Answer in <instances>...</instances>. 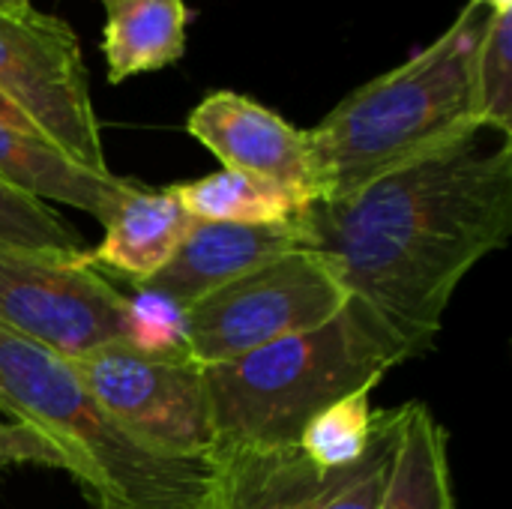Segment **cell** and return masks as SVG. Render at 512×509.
Returning a JSON list of instances; mask_svg holds the SVG:
<instances>
[{"label":"cell","mask_w":512,"mask_h":509,"mask_svg":"<svg viewBox=\"0 0 512 509\" xmlns=\"http://www.w3.org/2000/svg\"><path fill=\"white\" fill-rule=\"evenodd\" d=\"M399 432V408H381V429L378 438L363 462L348 468L336 477L306 509H381V498L387 489V474L396 450Z\"/></svg>","instance_id":"ac0fdd59"},{"label":"cell","mask_w":512,"mask_h":509,"mask_svg":"<svg viewBox=\"0 0 512 509\" xmlns=\"http://www.w3.org/2000/svg\"><path fill=\"white\" fill-rule=\"evenodd\" d=\"M480 135L300 216L309 246L411 357L435 348L456 288L510 240L512 144L480 147Z\"/></svg>","instance_id":"6da1fadb"},{"label":"cell","mask_w":512,"mask_h":509,"mask_svg":"<svg viewBox=\"0 0 512 509\" xmlns=\"http://www.w3.org/2000/svg\"><path fill=\"white\" fill-rule=\"evenodd\" d=\"M372 387H363L315 414L294 450L318 474L333 477L363 462L381 429V408H372Z\"/></svg>","instance_id":"2e32d148"},{"label":"cell","mask_w":512,"mask_h":509,"mask_svg":"<svg viewBox=\"0 0 512 509\" xmlns=\"http://www.w3.org/2000/svg\"><path fill=\"white\" fill-rule=\"evenodd\" d=\"M105 15L102 54L111 84L183 60L189 24L183 0H117Z\"/></svg>","instance_id":"5bb4252c"},{"label":"cell","mask_w":512,"mask_h":509,"mask_svg":"<svg viewBox=\"0 0 512 509\" xmlns=\"http://www.w3.org/2000/svg\"><path fill=\"white\" fill-rule=\"evenodd\" d=\"M0 180L39 201H57L84 210L102 225L114 216L117 204L132 186V180H123L111 171L99 174L78 165L45 138L15 129L3 120H0Z\"/></svg>","instance_id":"8fae6325"},{"label":"cell","mask_w":512,"mask_h":509,"mask_svg":"<svg viewBox=\"0 0 512 509\" xmlns=\"http://www.w3.org/2000/svg\"><path fill=\"white\" fill-rule=\"evenodd\" d=\"M99 3H102V6H105V9H108V6H114V3H117V0H99Z\"/></svg>","instance_id":"cb8c5ba5"},{"label":"cell","mask_w":512,"mask_h":509,"mask_svg":"<svg viewBox=\"0 0 512 509\" xmlns=\"http://www.w3.org/2000/svg\"><path fill=\"white\" fill-rule=\"evenodd\" d=\"M0 96L78 165L108 174L90 78L75 30L39 9L0 12Z\"/></svg>","instance_id":"8992f818"},{"label":"cell","mask_w":512,"mask_h":509,"mask_svg":"<svg viewBox=\"0 0 512 509\" xmlns=\"http://www.w3.org/2000/svg\"><path fill=\"white\" fill-rule=\"evenodd\" d=\"M297 246H309L300 216L282 225H237V222L192 219L174 258L153 279L135 288L165 294L183 309H189L210 291L234 282L237 276Z\"/></svg>","instance_id":"30bf717a"},{"label":"cell","mask_w":512,"mask_h":509,"mask_svg":"<svg viewBox=\"0 0 512 509\" xmlns=\"http://www.w3.org/2000/svg\"><path fill=\"white\" fill-rule=\"evenodd\" d=\"M78 234L45 201L0 180V246L78 252Z\"/></svg>","instance_id":"d6986e66"},{"label":"cell","mask_w":512,"mask_h":509,"mask_svg":"<svg viewBox=\"0 0 512 509\" xmlns=\"http://www.w3.org/2000/svg\"><path fill=\"white\" fill-rule=\"evenodd\" d=\"M381 509H462L450 468V435L423 402L399 408Z\"/></svg>","instance_id":"4fadbf2b"},{"label":"cell","mask_w":512,"mask_h":509,"mask_svg":"<svg viewBox=\"0 0 512 509\" xmlns=\"http://www.w3.org/2000/svg\"><path fill=\"white\" fill-rule=\"evenodd\" d=\"M120 342L153 357L186 354V309L165 294L135 288L123 306Z\"/></svg>","instance_id":"ffe728a7"},{"label":"cell","mask_w":512,"mask_h":509,"mask_svg":"<svg viewBox=\"0 0 512 509\" xmlns=\"http://www.w3.org/2000/svg\"><path fill=\"white\" fill-rule=\"evenodd\" d=\"M0 465H42L72 474V465L60 447L12 420H0Z\"/></svg>","instance_id":"44dd1931"},{"label":"cell","mask_w":512,"mask_h":509,"mask_svg":"<svg viewBox=\"0 0 512 509\" xmlns=\"http://www.w3.org/2000/svg\"><path fill=\"white\" fill-rule=\"evenodd\" d=\"M192 216L171 189H144L132 180L129 192L105 222V234L90 255L96 270L117 273L135 285L153 279L177 252Z\"/></svg>","instance_id":"7c38bea8"},{"label":"cell","mask_w":512,"mask_h":509,"mask_svg":"<svg viewBox=\"0 0 512 509\" xmlns=\"http://www.w3.org/2000/svg\"><path fill=\"white\" fill-rule=\"evenodd\" d=\"M33 3L30 0H0V12H12V15H21V12H30Z\"/></svg>","instance_id":"7402d4cb"},{"label":"cell","mask_w":512,"mask_h":509,"mask_svg":"<svg viewBox=\"0 0 512 509\" xmlns=\"http://www.w3.org/2000/svg\"><path fill=\"white\" fill-rule=\"evenodd\" d=\"M0 411L66 453L90 509H225V480L213 459H171L138 444L66 357L3 327Z\"/></svg>","instance_id":"3957f363"},{"label":"cell","mask_w":512,"mask_h":509,"mask_svg":"<svg viewBox=\"0 0 512 509\" xmlns=\"http://www.w3.org/2000/svg\"><path fill=\"white\" fill-rule=\"evenodd\" d=\"M177 204L198 222L282 225L309 210L294 192L240 171H213L198 180L168 186Z\"/></svg>","instance_id":"9a60e30c"},{"label":"cell","mask_w":512,"mask_h":509,"mask_svg":"<svg viewBox=\"0 0 512 509\" xmlns=\"http://www.w3.org/2000/svg\"><path fill=\"white\" fill-rule=\"evenodd\" d=\"M351 300L330 261L297 246L186 309V357L207 369L240 360L279 339L309 333Z\"/></svg>","instance_id":"5b68a950"},{"label":"cell","mask_w":512,"mask_h":509,"mask_svg":"<svg viewBox=\"0 0 512 509\" xmlns=\"http://www.w3.org/2000/svg\"><path fill=\"white\" fill-rule=\"evenodd\" d=\"M471 3L489 12H512V0H471Z\"/></svg>","instance_id":"603a6c76"},{"label":"cell","mask_w":512,"mask_h":509,"mask_svg":"<svg viewBox=\"0 0 512 509\" xmlns=\"http://www.w3.org/2000/svg\"><path fill=\"white\" fill-rule=\"evenodd\" d=\"M186 132L207 147L222 168L270 180L294 192L309 207L318 204L306 129L291 126L258 99L234 90H216L192 108Z\"/></svg>","instance_id":"9c48e42d"},{"label":"cell","mask_w":512,"mask_h":509,"mask_svg":"<svg viewBox=\"0 0 512 509\" xmlns=\"http://www.w3.org/2000/svg\"><path fill=\"white\" fill-rule=\"evenodd\" d=\"M120 294L87 249L45 252L0 246V327L66 360L123 336Z\"/></svg>","instance_id":"ba28073f"},{"label":"cell","mask_w":512,"mask_h":509,"mask_svg":"<svg viewBox=\"0 0 512 509\" xmlns=\"http://www.w3.org/2000/svg\"><path fill=\"white\" fill-rule=\"evenodd\" d=\"M483 18L468 0L423 51L366 81L306 129L318 204L345 201L399 168L486 132L474 114V48Z\"/></svg>","instance_id":"7a4b0ae2"},{"label":"cell","mask_w":512,"mask_h":509,"mask_svg":"<svg viewBox=\"0 0 512 509\" xmlns=\"http://www.w3.org/2000/svg\"><path fill=\"white\" fill-rule=\"evenodd\" d=\"M408 360V345L351 297L336 318L309 333L201 369L219 441L213 459H267L291 450L315 414L363 387L375 390Z\"/></svg>","instance_id":"277c9868"},{"label":"cell","mask_w":512,"mask_h":509,"mask_svg":"<svg viewBox=\"0 0 512 509\" xmlns=\"http://www.w3.org/2000/svg\"><path fill=\"white\" fill-rule=\"evenodd\" d=\"M474 114L512 138V12H489L474 48Z\"/></svg>","instance_id":"e0dca14e"},{"label":"cell","mask_w":512,"mask_h":509,"mask_svg":"<svg viewBox=\"0 0 512 509\" xmlns=\"http://www.w3.org/2000/svg\"><path fill=\"white\" fill-rule=\"evenodd\" d=\"M90 396L138 444L171 459H213L216 426L210 396L186 354L153 357L108 342L69 360Z\"/></svg>","instance_id":"52a82bcc"}]
</instances>
